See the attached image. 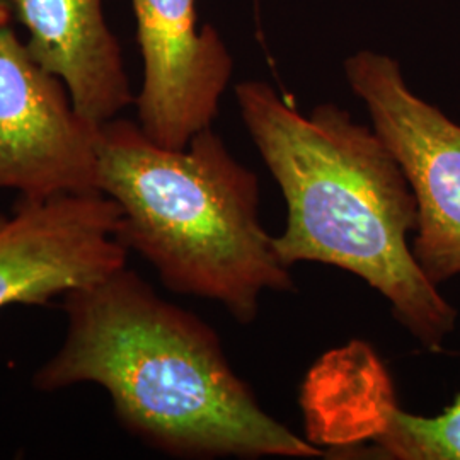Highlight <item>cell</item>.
<instances>
[{
	"instance_id": "9",
	"label": "cell",
	"mask_w": 460,
	"mask_h": 460,
	"mask_svg": "<svg viewBox=\"0 0 460 460\" xmlns=\"http://www.w3.org/2000/svg\"><path fill=\"white\" fill-rule=\"evenodd\" d=\"M365 425L374 442V448L363 450L367 457L460 460V394L444 412L427 418L402 411L387 382L376 395Z\"/></svg>"
},
{
	"instance_id": "1",
	"label": "cell",
	"mask_w": 460,
	"mask_h": 460,
	"mask_svg": "<svg viewBox=\"0 0 460 460\" xmlns=\"http://www.w3.org/2000/svg\"><path fill=\"white\" fill-rule=\"evenodd\" d=\"M62 300L66 340L34 372V389L99 385L127 431L172 457L324 454L264 411L214 328L127 266Z\"/></svg>"
},
{
	"instance_id": "8",
	"label": "cell",
	"mask_w": 460,
	"mask_h": 460,
	"mask_svg": "<svg viewBox=\"0 0 460 460\" xmlns=\"http://www.w3.org/2000/svg\"><path fill=\"white\" fill-rule=\"evenodd\" d=\"M26 28L36 62L55 74L75 110L102 125L135 102L121 45L102 0H0Z\"/></svg>"
},
{
	"instance_id": "6",
	"label": "cell",
	"mask_w": 460,
	"mask_h": 460,
	"mask_svg": "<svg viewBox=\"0 0 460 460\" xmlns=\"http://www.w3.org/2000/svg\"><path fill=\"white\" fill-rule=\"evenodd\" d=\"M119 208L101 191L21 198L0 218V309L47 305L127 266Z\"/></svg>"
},
{
	"instance_id": "4",
	"label": "cell",
	"mask_w": 460,
	"mask_h": 460,
	"mask_svg": "<svg viewBox=\"0 0 460 460\" xmlns=\"http://www.w3.org/2000/svg\"><path fill=\"white\" fill-rule=\"evenodd\" d=\"M345 77L411 186L418 208L412 254L438 287L460 275V125L416 96L387 53H353Z\"/></svg>"
},
{
	"instance_id": "3",
	"label": "cell",
	"mask_w": 460,
	"mask_h": 460,
	"mask_svg": "<svg viewBox=\"0 0 460 460\" xmlns=\"http://www.w3.org/2000/svg\"><path fill=\"white\" fill-rule=\"evenodd\" d=\"M96 186L119 208V243L171 292L218 302L241 324L258 317L264 292H296L261 224L256 174L212 127L167 148L130 119L102 123Z\"/></svg>"
},
{
	"instance_id": "7",
	"label": "cell",
	"mask_w": 460,
	"mask_h": 460,
	"mask_svg": "<svg viewBox=\"0 0 460 460\" xmlns=\"http://www.w3.org/2000/svg\"><path fill=\"white\" fill-rule=\"evenodd\" d=\"M130 2L144 64L137 123L152 142L184 148L212 127L234 58L214 26L198 24L197 0Z\"/></svg>"
},
{
	"instance_id": "10",
	"label": "cell",
	"mask_w": 460,
	"mask_h": 460,
	"mask_svg": "<svg viewBox=\"0 0 460 460\" xmlns=\"http://www.w3.org/2000/svg\"><path fill=\"white\" fill-rule=\"evenodd\" d=\"M0 218H2V215H0Z\"/></svg>"
},
{
	"instance_id": "5",
	"label": "cell",
	"mask_w": 460,
	"mask_h": 460,
	"mask_svg": "<svg viewBox=\"0 0 460 460\" xmlns=\"http://www.w3.org/2000/svg\"><path fill=\"white\" fill-rule=\"evenodd\" d=\"M99 127L36 62L0 4V190L21 198L98 191Z\"/></svg>"
},
{
	"instance_id": "2",
	"label": "cell",
	"mask_w": 460,
	"mask_h": 460,
	"mask_svg": "<svg viewBox=\"0 0 460 460\" xmlns=\"http://www.w3.org/2000/svg\"><path fill=\"white\" fill-rule=\"evenodd\" d=\"M241 118L287 203L273 237L281 263L336 266L385 296L395 321L428 351H442L457 311L414 260L411 186L376 130L338 104L309 115L263 81L235 85Z\"/></svg>"
}]
</instances>
